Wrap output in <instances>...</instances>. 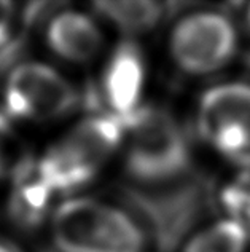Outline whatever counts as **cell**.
I'll use <instances>...</instances> for the list:
<instances>
[{"instance_id":"1","label":"cell","mask_w":250,"mask_h":252,"mask_svg":"<svg viewBox=\"0 0 250 252\" xmlns=\"http://www.w3.org/2000/svg\"><path fill=\"white\" fill-rule=\"evenodd\" d=\"M126 139V125L109 112H94L34 158L53 191L69 195L91 184Z\"/></svg>"},{"instance_id":"2","label":"cell","mask_w":250,"mask_h":252,"mask_svg":"<svg viewBox=\"0 0 250 252\" xmlns=\"http://www.w3.org/2000/svg\"><path fill=\"white\" fill-rule=\"evenodd\" d=\"M57 252H143L145 236L126 212L93 198H69L48 220Z\"/></svg>"},{"instance_id":"3","label":"cell","mask_w":250,"mask_h":252,"mask_svg":"<svg viewBox=\"0 0 250 252\" xmlns=\"http://www.w3.org/2000/svg\"><path fill=\"white\" fill-rule=\"evenodd\" d=\"M126 169L136 181L163 184L188 169L187 137L172 114L142 107L126 126Z\"/></svg>"},{"instance_id":"4","label":"cell","mask_w":250,"mask_h":252,"mask_svg":"<svg viewBox=\"0 0 250 252\" xmlns=\"http://www.w3.org/2000/svg\"><path fill=\"white\" fill-rule=\"evenodd\" d=\"M2 109L16 125H42L70 114L78 93L69 78L42 61H23L10 67L0 91Z\"/></svg>"},{"instance_id":"5","label":"cell","mask_w":250,"mask_h":252,"mask_svg":"<svg viewBox=\"0 0 250 252\" xmlns=\"http://www.w3.org/2000/svg\"><path fill=\"white\" fill-rule=\"evenodd\" d=\"M196 128L220 157L250 171V85L229 82L207 90L196 110Z\"/></svg>"},{"instance_id":"6","label":"cell","mask_w":250,"mask_h":252,"mask_svg":"<svg viewBox=\"0 0 250 252\" xmlns=\"http://www.w3.org/2000/svg\"><path fill=\"white\" fill-rule=\"evenodd\" d=\"M238 50V32L233 21L219 11H196L182 18L170 32V58L190 75L220 70Z\"/></svg>"},{"instance_id":"7","label":"cell","mask_w":250,"mask_h":252,"mask_svg":"<svg viewBox=\"0 0 250 252\" xmlns=\"http://www.w3.org/2000/svg\"><path fill=\"white\" fill-rule=\"evenodd\" d=\"M145 61L134 43L124 42L111 53L104 69L101 88L109 114L128 123L142 109Z\"/></svg>"},{"instance_id":"8","label":"cell","mask_w":250,"mask_h":252,"mask_svg":"<svg viewBox=\"0 0 250 252\" xmlns=\"http://www.w3.org/2000/svg\"><path fill=\"white\" fill-rule=\"evenodd\" d=\"M43 40L53 56L69 64H86L102 48L99 24L88 13L62 10L55 13L43 31Z\"/></svg>"},{"instance_id":"9","label":"cell","mask_w":250,"mask_h":252,"mask_svg":"<svg viewBox=\"0 0 250 252\" xmlns=\"http://www.w3.org/2000/svg\"><path fill=\"white\" fill-rule=\"evenodd\" d=\"M57 195L40 176L34 158H29L8 181L6 211L19 227L34 228L50 220Z\"/></svg>"},{"instance_id":"10","label":"cell","mask_w":250,"mask_h":252,"mask_svg":"<svg viewBox=\"0 0 250 252\" xmlns=\"http://www.w3.org/2000/svg\"><path fill=\"white\" fill-rule=\"evenodd\" d=\"M94 6L101 16L126 34H140L153 29L164 16L163 3L147 0L97 2Z\"/></svg>"},{"instance_id":"11","label":"cell","mask_w":250,"mask_h":252,"mask_svg":"<svg viewBox=\"0 0 250 252\" xmlns=\"http://www.w3.org/2000/svg\"><path fill=\"white\" fill-rule=\"evenodd\" d=\"M249 233L233 220H220L196 233L183 252H246Z\"/></svg>"},{"instance_id":"12","label":"cell","mask_w":250,"mask_h":252,"mask_svg":"<svg viewBox=\"0 0 250 252\" xmlns=\"http://www.w3.org/2000/svg\"><path fill=\"white\" fill-rule=\"evenodd\" d=\"M29 158L18 125L0 109V181L8 182Z\"/></svg>"},{"instance_id":"13","label":"cell","mask_w":250,"mask_h":252,"mask_svg":"<svg viewBox=\"0 0 250 252\" xmlns=\"http://www.w3.org/2000/svg\"><path fill=\"white\" fill-rule=\"evenodd\" d=\"M222 204L228 219L239 223L250 235V174H241L222 191Z\"/></svg>"},{"instance_id":"14","label":"cell","mask_w":250,"mask_h":252,"mask_svg":"<svg viewBox=\"0 0 250 252\" xmlns=\"http://www.w3.org/2000/svg\"><path fill=\"white\" fill-rule=\"evenodd\" d=\"M19 38V13L16 11V5L0 0V69L15 58Z\"/></svg>"},{"instance_id":"15","label":"cell","mask_w":250,"mask_h":252,"mask_svg":"<svg viewBox=\"0 0 250 252\" xmlns=\"http://www.w3.org/2000/svg\"><path fill=\"white\" fill-rule=\"evenodd\" d=\"M0 252H23V251L16 248L8 240H5V238H0Z\"/></svg>"},{"instance_id":"16","label":"cell","mask_w":250,"mask_h":252,"mask_svg":"<svg viewBox=\"0 0 250 252\" xmlns=\"http://www.w3.org/2000/svg\"><path fill=\"white\" fill-rule=\"evenodd\" d=\"M246 23H247V29L250 31V5L247 6V10H246Z\"/></svg>"}]
</instances>
